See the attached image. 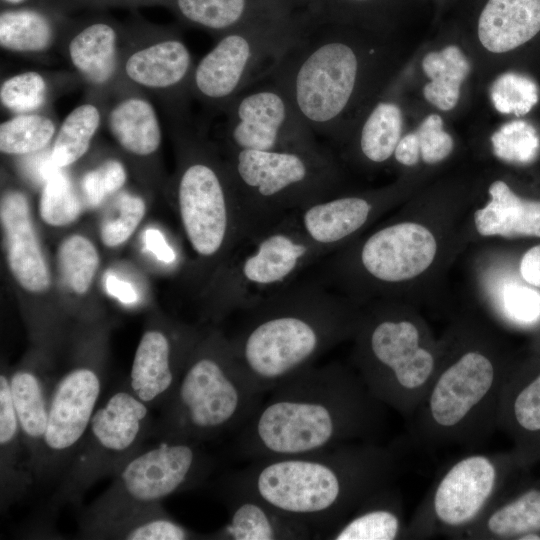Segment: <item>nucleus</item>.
Segmentation results:
<instances>
[{"label": "nucleus", "mask_w": 540, "mask_h": 540, "mask_svg": "<svg viewBox=\"0 0 540 540\" xmlns=\"http://www.w3.org/2000/svg\"><path fill=\"white\" fill-rule=\"evenodd\" d=\"M490 96L497 111L523 116L531 111L539 99L537 84L528 76L507 72L495 79Z\"/></svg>", "instance_id": "obj_45"}, {"label": "nucleus", "mask_w": 540, "mask_h": 540, "mask_svg": "<svg viewBox=\"0 0 540 540\" xmlns=\"http://www.w3.org/2000/svg\"><path fill=\"white\" fill-rule=\"evenodd\" d=\"M482 280L486 305L495 322L517 328L540 323L539 288L495 266L485 269Z\"/></svg>", "instance_id": "obj_35"}, {"label": "nucleus", "mask_w": 540, "mask_h": 540, "mask_svg": "<svg viewBox=\"0 0 540 540\" xmlns=\"http://www.w3.org/2000/svg\"><path fill=\"white\" fill-rule=\"evenodd\" d=\"M126 180L125 165L116 158H108L86 170L76 186L85 207L96 208L121 191Z\"/></svg>", "instance_id": "obj_46"}, {"label": "nucleus", "mask_w": 540, "mask_h": 540, "mask_svg": "<svg viewBox=\"0 0 540 540\" xmlns=\"http://www.w3.org/2000/svg\"><path fill=\"white\" fill-rule=\"evenodd\" d=\"M323 258L299 228L294 213L251 233L228 258L217 315L252 307L299 280Z\"/></svg>", "instance_id": "obj_15"}, {"label": "nucleus", "mask_w": 540, "mask_h": 540, "mask_svg": "<svg viewBox=\"0 0 540 540\" xmlns=\"http://www.w3.org/2000/svg\"><path fill=\"white\" fill-rule=\"evenodd\" d=\"M401 108L391 101H379L364 118L356 137V152L366 164L379 165L393 157L402 137Z\"/></svg>", "instance_id": "obj_38"}, {"label": "nucleus", "mask_w": 540, "mask_h": 540, "mask_svg": "<svg viewBox=\"0 0 540 540\" xmlns=\"http://www.w3.org/2000/svg\"><path fill=\"white\" fill-rule=\"evenodd\" d=\"M301 6L299 0H167L177 20L215 39L259 17Z\"/></svg>", "instance_id": "obj_28"}, {"label": "nucleus", "mask_w": 540, "mask_h": 540, "mask_svg": "<svg viewBox=\"0 0 540 540\" xmlns=\"http://www.w3.org/2000/svg\"><path fill=\"white\" fill-rule=\"evenodd\" d=\"M422 68L430 79L423 89L425 99L440 110L453 109L471 69L463 52L455 45L430 52L423 58Z\"/></svg>", "instance_id": "obj_39"}, {"label": "nucleus", "mask_w": 540, "mask_h": 540, "mask_svg": "<svg viewBox=\"0 0 540 540\" xmlns=\"http://www.w3.org/2000/svg\"><path fill=\"white\" fill-rule=\"evenodd\" d=\"M383 0H299L315 23L349 25L374 14Z\"/></svg>", "instance_id": "obj_47"}, {"label": "nucleus", "mask_w": 540, "mask_h": 540, "mask_svg": "<svg viewBox=\"0 0 540 540\" xmlns=\"http://www.w3.org/2000/svg\"><path fill=\"white\" fill-rule=\"evenodd\" d=\"M144 242L146 248L155 255V257L165 263H171L175 260V252L167 243L163 234L155 228H149L145 231Z\"/></svg>", "instance_id": "obj_52"}, {"label": "nucleus", "mask_w": 540, "mask_h": 540, "mask_svg": "<svg viewBox=\"0 0 540 540\" xmlns=\"http://www.w3.org/2000/svg\"><path fill=\"white\" fill-rule=\"evenodd\" d=\"M77 81L71 72L28 70L5 78L0 85V103L11 115L51 109L54 99Z\"/></svg>", "instance_id": "obj_36"}, {"label": "nucleus", "mask_w": 540, "mask_h": 540, "mask_svg": "<svg viewBox=\"0 0 540 540\" xmlns=\"http://www.w3.org/2000/svg\"><path fill=\"white\" fill-rule=\"evenodd\" d=\"M399 466L397 447L354 442L251 460L225 479V488L257 496L323 539L371 494L393 484Z\"/></svg>", "instance_id": "obj_2"}, {"label": "nucleus", "mask_w": 540, "mask_h": 540, "mask_svg": "<svg viewBox=\"0 0 540 540\" xmlns=\"http://www.w3.org/2000/svg\"><path fill=\"white\" fill-rule=\"evenodd\" d=\"M395 161L405 167H412L421 160L420 149L415 132L401 137L393 154Z\"/></svg>", "instance_id": "obj_51"}, {"label": "nucleus", "mask_w": 540, "mask_h": 540, "mask_svg": "<svg viewBox=\"0 0 540 540\" xmlns=\"http://www.w3.org/2000/svg\"><path fill=\"white\" fill-rule=\"evenodd\" d=\"M480 237L540 238V200L516 194L503 180L488 187V200L472 214Z\"/></svg>", "instance_id": "obj_29"}, {"label": "nucleus", "mask_w": 540, "mask_h": 540, "mask_svg": "<svg viewBox=\"0 0 540 540\" xmlns=\"http://www.w3.org/2000/svg\"><path fill=\"white\" fill-rule=\"evenodd\" d=\"M351 363L369 391L408 420L425 396L443 353L413 304L378 299L362 305Z\"/></svg>", "instance_id": "obj_6"}, {"label": "nucleus", "mask_w": 540, "mask_h": 540, "mask_svg": "<svg viewBox=\"0 0 540 540\" xmlns=\"http://www.w3.org/2000/svg\"><path fill=\"white\" fill-rule=\"evenodd\" d=\"M193 124L171 126L181 150L176 197L181 223L192 250L213 259L248 236L231 178L205 135Z\"/></svg>", "instance_id": "obj_10"}, {"label": "nucleus", "mask_w": 540, "mask_h": 540, "mask_svg": "<svg viewBox=\"0 0 540 540\" xmlns=\"http://www.w3.org/2000/svg\"><path fill=\"white\" fill-rule=\"evenodd\" d=\"M477 32L490 52L516 49L540 32V0H488L480 13Z\"/></svg>", "instance_id": "obj_33"}, {"label": "nucleus", "mask_w": 540, "mask_h": 540, "mask_svg": "<svg viewBox=\"0 0 540 540\" xmlns=\"http://www.w3.org/2000/svg\"><path fill=\"white\" fill-rule=\"evenodd\" d=\"M105 287L111 296L123 304H134L138 300V295L134 287L114 275H108L106 277Z\"/></svg>", "instance_id": "obj_53"}, {"label": "nucleus", "mask_w": 540, "mask_h": 540, "mask_svg": "<svg viewBox=\"0 0 540 540\" xmlns=\"http://www.w3.org/2000/svg\"><path fill=\"white\" fill-rule=\"evenodd\" d=\"M32 2H34V0H0L1 8L20 7Z\"/></svg>", "instance_id": "obj_54"}, {"label": "nucleus", "mask_w": 540, "mask_h": 540, "mask_svg": "<svg viewBox=\"0 0 540 540\" xmlns=\"http://www.w3.org/2000/svg\"><path fill=\"white\" fill-rule=\"evenodd\" d=\"M223 113L226 150L275 151L322 147L285 91L269 78L244 89Z\"/></svg>", "instance_id": "obj_17"}, {"label": "nucleus", "mask_w": 540, "mask_h": 540, "mask_svg": "<svg viewBox=\"0 0 540 540\" xmlns=\"http://www.w3.org/2000/svg\"><path fill=\"white\" fill-rule=\"evenodd\" d=\"M492 149L497 158L507 163L527 165L540 152V136L529 122L514 120L502 125L491 136Z\"/></svg>", "instance_id": "obj_44"}, {"label": "nucleus", "mask_w": 540, "mask_h": 540, "mask_svg": "<svg viewBox=\"0 0 540 540\" xmlns=\"http://www.w3.org/2000/svg\"><path fill=\"white\" fill-rule=\"evenodd\" d=\"M450 212H398L326 256L315 276L360 305L406 300L414 287L435 278L462 246Z\"/></svg>", "instance_id": "obj_5"}, {"label": "nucleus", "mask_w": 540, "mask_h": 540, "mask_svg": "<svg viewBox=\"0 0 540 540\" xmlns=\"http://www.w3.org/2000/svg\"><path fill=\"white\" fill-rule=\"evenodd\" d=\"M361 309L316 277L299 279L244 310L230 344L253 385L267 394L352 340Z\"/></svg>", "instance_id": "obj_4"}, {"label": "nucleus", "mask_w": 540, "mask_h": 540, "mask_svg": "<svg viewBox=\"0 0 540 540\" xmlns=\"http://www.w3.org/2000/svg\"><path fill=\"white\" fill-rule=\"evenodd\" d=\"M345 28L314 22L266 77L285 91L316 136L335 141L344 134L363 70L362 51Z\"/></svg>", "instance_id": "obj_8"}, {"label": "nucleus", "mask_w": 540, "mask_h": 540, "mask_svg": "<svg viewBox=\"0 0 540 540\" xmlns=\"http://www.w3.org/2000/svg\"><path fill=\"white\" fill-rule=\"evenodd\" d=\"M82 539L187 540L207 539L174 519L163 504L79 526Z\"/></svg>", "instance_id": "obj_34"}, {"label": "nucleus", "mask_w": 540, "mask_h": 540, "mask_svg": "<svg viewBox=\"0 0 540 540\" xmlns=\"http://www.w3.org/2000/svg\"><path fill=\"white\" fill-rule=\"evenodd\" d=\"M105 103L87 98L74 107L59 124L50 146L53 165L65 169L79 161L90 149L104 124Z\"/></svg>", "instance_id": "obj_37"}, {"label": "nucleus", "mask_w": 540, "mask_h": 540, "mask_svg": "<svg viewBox=\"0 0 540 540\" xmlns=\"http://www.w3.org/2000/svg\"><path fill=\"white\" fill-rule=\"evenodd\" d=\"M68 17L36 0L20 7L1 8L0 46L13 54L46 56L58 49Z\"/></svg>", "instance_id": "obj_27"}, {"label": "nucleus", "mask_w": 540, "mask_h": 540, "mask_svg": "<svg viewBox=\"0 0 540 540\" xmlns=\"http://www.w3.org/2000/svg\"><path fill=\"white\" fill-rule=\"evenodd\" d=\"M228 521L207 534L214 540H304L314 539L313 531L299 520L284 514L257 496L226 489Z\"/></svg>", "instance_id": "obj_24"}, {"label": "nucleus", "mask_w": 540, "mask_h": 540, "mask_svg": "<svg viewBox=\"0 0 540 540\" xmlns=\"http://www.w3.org/2000/svg\"><path fill=\"white\" fill-rule=\"evenodd\" d=\"M104 383L103 366L93 358L76 362L55 381L35 481L62 475L100 403Z\"/></svg>", "instance_id": "obj_18"}, {"label": "nucleus", "mask_w": 540, "mask_h": 540, "mask_svg": "<svg viewBox=\"0 0 540 540\" xmlns=\"http://www.w3.org/2000/svg\"><path fill=\"white\" fill-rule=\"evenodd\" d=\"M151 408L128 381L100 401L71 461L60 476L52 506L78 505L101 479L113 474L153 434Z\"/></svg>", "instance_id": "obj_14"}, {"label": "nucleus", "mask_w": 540, "mask_h": 540, "mask_svg": "<svg viewBox=\"0 0 540 540\" xmlns=\"http://www.w3.org/2000/svg\"><path fill=\"white\" fill-rule=\"evenodd\" d=\"M13 406L9 373L0 374V507L1 512L23 498L34 483Z\"/></svg>", "instance_id": "obj_32"}, {"label": "nucleus", "mask_w": 540, "mask_h": 540, "mask_svg": "<svg viewBox=\"0 0 540 540\" xmlns=\"http://www.w3.org/2000/svg\"><path fill=\"white\" fill-rule=\"evenodd\" d=\"M124 24L104 14L66 20L58 51L86 87L87 98L105 103L122 87Z\"/></svg>", "instance_id": "obj_19"}, {"label": "nucleus", "mask_w": 540, "mask_h": 540, "mask_svg": "<svg viewBox=\"0 0 540 540\" xmlns=\"http://www.w3.org/2000/svg\"><path fill=\"white\" fill-rule=\"evenodd\" d=\"M146 211L139 195L119 191L112 197L100 224V236L107 247H117L127 241L138 227Z\"/></svg>", "instance_id": "obj_43"}, {"label": "nucleus", "mask_w": 540, "mask_h": 540, "mask_svg": "<svg viewBox=\"0 0 540 540\" xmlns=\"http://www.w3.org/2000/svg\"><path fill=\"white\" fill-rule=\"evenodd\" d=\"M395 203L392 190L341 192L294 215L305 237L326 257L369 230Z\"/></svg>", "instance_id": "obj_20"}, {"label": "nucleus", "mask_w": 540, "mask_h": 540, "mask_svg": "<svg viewBox=\"0 0 540 540\" xmlns=\"http://www.w3.org/2000/svg\"><path fill=\"white\" fill-rule=\"evenodd\" d=\"M407 522L400 490L390 484L366 498L345 520L329 531L323 539H405Z\"/></svg>", "instance_id": "obj_31"}, {"label": "nucleus", "mask_w": 540, "mask_h": 540, "mask_svg": "<svg viewBox=\"0 0 540 540\" xmlns=\"http://www.w3.org/2000/svg\"><path fill=\"white\" fill-rule=\"evenodd\" d=\"M201 444L191 439L159 438L157 444L142 447L86 507L79 526L162 504L173 494L198 486L214 465Z\"/></svg>", "instance_id": "obj_13"}, {"label": "nucleus", "mask_w": 540, "mask_h": 540, "mask_svg": "<svg viewBox=\"0 0 540 540\" xmlns=\"http://www.w3.org/2000/svg\"><path fill=\"white\" fill-rule=\"evenodd\" d=\"M200 336L188 329H147L136 348L128 384L150 408L163 406L175 390Z\"/></svg>", "instance_id": "obj_21"}, {"label": "nucleus", "mask_w": 540, "mask_h": 540, "mask_svg": "<svg viewBox=\"0 0 540 540\" xmlns=\"http://www.w3.org/2000/svg\"><path fill=\"white\" fill-rule=\"evenodd\" d=\"M522 469L512 451L472 452L456 458L438 474L409 518L405 539H461Z\"/></svg>", "instance_id": "obj_12"}, {"label": "nucleus", "mask_w": 540, "mask_h": 540, "mask_svg": "<svg viewBox=\"0 0 540 540\" xmlns=\"http://www.w3.org/2000/svg\"><path fill=\"white\" fill-rule=\"evenodd\" d=\"M0 220L12 275L29 292L46 291L51 283L50 273L33 227L28 199L22 191H4Z\"/></svg>", "instance_id": "obj_23"}, {"label": "nucleus", "mask_w": 540, "mask_h": 540, "mask_svg": "<svg viewBox=\"0 0 540 540\" xmlns=\"http://www.w3.org/2000/svg\"><path fill=\"white\" fill-rule=\"evenodd\" d=\"M269 394L237 434V452L250 461L376 441L387 408L339 362L312 365Z\"/></svg>", "instance_id": "obj_1"}, {"label": "nucleus", "mask_w": 540, "mask_h": 540, "mask_svg": "<svg viewBox=\"0 0 540 540\" xmlns=\"http://www.w3.org/2000/svg\"><path fill=\"white\" fill-rule=\"evenodd\" d=\"M265 393L258 390L220 332L201 337L181 378L154 424L157 438L204 442L239 431L257 411Z\"/></svg>", "instance_id": "obj_7"}, {"label": "nucleus", "mask_w": 540, "mask_h": 540, "mask_svg": "<svg viewBox=\"0 0 540 540\" xmlns=\"http://www.w3.org/2000/svg\"><path fill=\"white\" fill-rule=\"evenodd\" d=\"M120 64L123 86L157 101L169 126L191 123V81L195 62L179 29L135 14L124 24Z\"/></svg>", "instance_id": "obj_16"}, {"label": "nucleus", "mask_w": 540, "mask_h": 540, "mask_svg": "<svg viewBox=\"0 0 540 540\" xmlns=\"http://www.w3.org/2000/svg\"><path fill=\"white\" fill-rule=\"evenodd\" d=\"M420 157L426 164L445 160L454 149L452 136L443 129V120L437 114L427 116L415 131Z\"/></svg>", "instance_id": "obj_48"}, {"label": "nucleus", "mask_w": 540, "mask_h": 540, "mask_svg": "<svg viewBox=\"0 0 540 540\" xmlns=\"http://www.w3.org/2000/svg\"><path fill=\"white\" fill-rule=\"evenodd\" d=\"M104 124L127 155L150 159L162 144V128L153 105L145 94L123 86L105 102Z\"/></svg>", "instance_id": "obj_25"}, {"label": "nucleus", "mask_w": 540, "mask_h": 540, "mask_svg": "<svg viewBox=\"0 0 540 540\" xmlns=\"http://www.w3.org/2000/svg\"><path fill=\"white\" fill-rule=\"evenodd\" d=\"M85 207L76 184L65 169L54 166L41 191L39 211L51 226H65L75 221Z\"/></svg>", "instance_id": "obj_41"}, {"label": "nucleus", "mask_w": 540, "mask_h": 540, "mask_svg": "<svg viewBox=\"0 0 540 540\" xmlns=\"http://www.w3.org/2000/svg\"><path fill=\"white\" fill-rule=\"evenodd\" d=\"M314 23L302 6L259 17L216 40L195 64L192 98L223 113L244 89L268 77L287 50Z\"/></svg>", "instance_id": "obj_11"}, {"label": "nucleus", "mask_w": 540, "mask_h": 540, "mask_svg": "<svg viewBox=\"0 0 540 540\" xmlns=\"http://www.w3.org/2000/svg\"><path fill=\"white\" fill-rule=\"evenodd\" d=\"M518 273L525 282L540 289V244L524 252L519 261Z\"/></svg>", "instance_id": "obj_50"}, {"label": "nucleus", "mask_w": 540, "mask_h": 540, "mask_svg": "<svg viewBox=\"0 0 540 540\" xmlns=\"http://www.w3.org/2000/svg\"><path fill=\"white\" fill-rule=\"evenodd\" d=\"M54 384L36 365L20 366L9 373L12 402L34 478L42 458Z\"/></svg>", "instance_id": "obj_26"}, {"label": "nucleus", "mask_w": 540, "mask_h": 540, "mask_svg": "<svg viewBox=\"0 0 540 540\" xmlns=\"http://www.w3.org/2000/svg\"><path fill=\"white\" fill-rule=\"evenodd\" d=\"M59 123L52 110L12 115L0 124L2 154L24 157L46 150Z\"/></svg>", "instance_id": "obj_40"}, {"label": "nucleus", "mask_w": 540, "mask_h": 540, "mask_svg": "<svg viewBox=\"0 0 540 540\" xmlns=\"http://www.w3.org/2000/svg\"><path fill=\"white\" fill-rule=\"evenodd\" d=\"M226 152V166L248 235L341 193L340 167L324 146Z\"/></svg>", "instance_id": "obj_9"}, {"label": "nucleus", "mask_w": 540, "mask_h": 540, "mask_svg": "<svg viewBox=\"0 0 540 540\" xmlns=\"http://www.w3.org/2000/svg\"><path fill=\"white\" fill-rule=\"evenodd\" d=\"M441 337L440 365L406 420L409 436L428 449H475L497 429L501 394L516 361L494 327L475 317L456 319Z\"/></svg>", "instance_id": "obj_3"}, {"label": "nucleus", "mask_w": 540, "mask_h": 540, "mask_svg": "<svg viewBox=\"0 0 540 540\" xmlns=\"http://www.w3.org/2000/svg\"><path fill=\"white\" fill-rule=\"evenodd\" d=\"M497 429L512 439L523 468L540 457V357L514 363L501 394Z\"/></svg>", "instance_id": "obj_22"}, {"label": "nucleus", "mask_w": 540, "mask_h": 540, "mask_svg": "<svg viewBox=\"0 0 540 540\" xmlns=\"http://www.w3.org/2000/svg\"><path fill=\"white\" fill-rule=\"evenodd\" d=\"M531 533L540 534V483H514L461 539L522 540Z\"/></svg>", "instance_id": "obj_30"}, {"label": "nucleus", "mask_w": 540, "mask_h": 540, "mask_svg": "<svg viewBox=\"0 0 540 540\" xmlns=\"http://www.w3.org/2000/svg\"><path fill=\"white\" fill-rule=\"evenodd\" d=\"M68 15L81 9L100 10L110 7L137 8L163 6L167 0H36Z\"/></svg>", "instance_id": "obj_49"}, {"label": "nucleus", "mask_w": 540, "mask_h": 540, "mask_svg": "<svg viewBox=\"0 0 540 540\" xmlns=\"http://www.w3.org/2000/svg\"><path fill=\"white\" fill-rule=\"evenodd\" d=\"M60 271L68 286L77 294L89 289L99 266L98 251L82 235L67 237L58 248Z\"/></svg>", "instance_id": "obj_42"}]
</instances>
